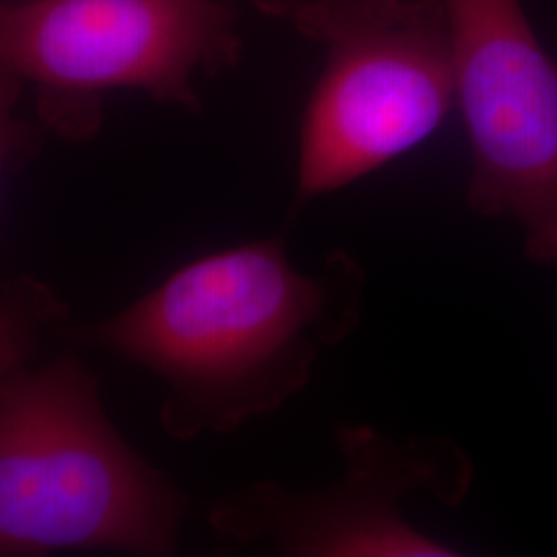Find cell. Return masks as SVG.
<instances>
[{"mask_svg": "<svg viewBox=\"0 0 557 557\" xmlns=\"http://www.w3.org/2000/svg\"><path fill=\"white\" fill-rule=\"evenodd\" d=\"M467 124V205L517 221L527 257L557 264V60L520 0H442Z\"/></svg>", "mask_w": 557, "mask_h": 557, "instance_id": "cell-6", "label": "cell"}, {"mask_svg": "<svg viewBox=\"0 0 557 557\" xmlns=\"http://www.w3.org/2000/svg\"><path fill=\"white\" fill-rule=\"evenodd\" d=\"M345 471L317 492L273 481L238 490L209 508L213 531L242 547L292 557H455L457 547L418 529L405 512L425 494L458 506L473 462L448 438L397 440L372 425L337 423Z\"/></svg>", "mask_w": 557, "mask_h": 557, "instance_id": "cell-5", "label": "cell"}, {"mask_svg": "<svg viewBox=\"0 0 557 557\" xmlns=\"http://www.w3.org/2000/svg\"><path fill=\"white\" fill-rule=\"evenodd\" d=\"M252 2L269 17L292 21L299 9H304L312 0H252Z\"/></svg>", "mask_w": 557, "mask_h": 557, "instance_id": "cell-9", "label": "cell"}, {"mask_svg": "<svg viewBox=\"0 0 557 557\" xmlns=\"http://www.w3.org/2000/svg\"><path fill=\"white\" fill-rule=\"evenodd\" d=\"M186 496L122 438L77 356L0 384V557L172 556Z\"/></svg>", "mask_w": 557, "mask_h": 557, "instance_id": "cell-2", "label": "cell"}, {"mask_svg": "<svg viewBox=\"0 0 557 557\" xmlns=\"http://www.w3.org/2000/svg\"><path fill=\"white\" fill-rule=\"evenodd\" d=\"M236 23L220 0H0V71L36 85L59 135L87 139L112 89L199 112L193 79L238 64Z\"/></svg>", "mask_w": 557, "mask_h": 557, "instance_id": "cell-4", "label": "cell"}, {"mask_svg": "<svg viewBox=\"0 0 557 557\" xmlns=\"http://www.w3.org/2000/svg\"><path fill=\"white\" fill-rule=\"evenodd\" d=\"M66 317L57 292L36 277L21 275L0 292V384L38 354L41 338Z\"/></svg>", "mask_w": 557, "mask_h": 557, "instance_id": "cell-7", "label": "cell"}, {"mask_svg": "<svg viewBox=\"0 0 557 557\" xmlns=\"http://www.w3.org/2000/svg\"><path fill=\"white\" fill-rule=\"evenodd\" d=\"M363 292L366 271L349 252L304 273L278 234L180 267L79 338L165 384L170 438L230 434L308 386L320 354L356 331Z\"/></svg>", "mask_w": 557, "mask_h": 557, "instance_id": "cell-1", "label": "cell"}, {"mask_svg": "<svg viewBox=\"0 0 557 557\" xmlns=\"http://www.w3.org/2000/svg\"><path fill=\"white\" fill-rule=\"evenodd\" d=\"M21 91L23 81L0 71V178L21 153H29L34 143V131L15 114Z\"/></svg>", "mask_w": 557, "mask_h": 557, "instance_id": "cell-8", "label": "cell"}, {"mask_svg": "<svg viewBox=\"0 0 557 557\" xmlns=\"http://www.w3.org/2000/svg\"><path fill=\"white\" fill-rule=\"evenodd\" d=\"M324 48L301 112L289 221L430 139L457 106L442 0H312L289 21Z\"/></svg>", "mask_w": 557, "mask_h": 557, "instance_id": "cell-3", "label": "cell"}]
</instances>
